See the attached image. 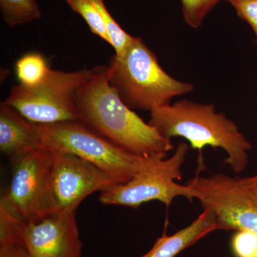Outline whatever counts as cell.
<instances>
[{
	"instance_id": "e0dca14e",
	"label": "cell",
	"mask_w": 257,
	"mask_h": 257,
	"mask_svg": "<svg viewBox=\"0 0 257 257\" xmlns=\"http://www.w3.org/2000/svg\"><path fill=\"white\" fill-rule=\"evenodd\" d=\"M185 23L197 29L202 26L204 19L218 3L222 0H180Z\"/></svg>"
},
{
	"instance_id": "9c48e42d",
	"label": "cell",
	"mask_w": 257,
	"mask_h": 257,
	"mask_svg": "<svg viewBox=\"0 0 257 257\" xmlns=\"http://www.w3.org/2000/svg\"><path fill=\"white\" fill-rule=\"evenodd\" d=\"M193 199L216 216L217 230H245L257 234V201L239 177L218 173L197 175L187 184Z\"/></svg>"
},
{
	"instance_id": "ba28073f",
	"label": "cell",
	"mask_w": 257,
	"mask_h": 257,
	"mask_svg": "<svg viewBox=\"0 0 257 257\" xmlns=\"http://www.w3.org/2000/svg\"><path fill=\"white\" fill-rule=\"evenodd\" d=\"M53 152L40 148L12 161L11 182L0 200V209L22 221L50 214V180Z\"/></svg>"
},
{
	"instance_id": "30bf717a",
	"label": "cell",
	"mask_w": 257,
	"mask_h": 257,
	"mask_svg": "<svg viewBox=\"0 0 257 257\" xmlns=\"http://www.w3.org/2000/svg\"><path fill=\"white\" fill-rule=\"evenodd\" d=\"M120 184H123L120 179L80 157L67 152H53L50 214L77 209L92 193L101 192Z\"/></svg>"
},
{
	"instance_id": "44dd1931",
	"label": "cell",
	"mask_w": 257,
	"mask_h": 257,
	"mask_svg": "<svg viewBox=\"0 0 257 257\" xmlns=\"http://www.w3.org/2000/svg\"><path fill=\"white\" fill-rule=\"evenodd\" d=\"M240 182L257 201V173L250 177H239Z\"/></svg>"
},
{
	"instance_id": "5bb4252c",
	"label": "cell",
	"mask_w": 257,
	"mask_h": 257,
	"mask_svg": "<svg viewBox=\"0 0 257 257\" xmlns=\"http://www.w3.org/2000/svg\"><path fill=\"white\" fill-rule=\"evenodd\" d=\"M103 0H65L71 10L80 15L94 35L109 43L105 23L101 10Z\"/></svg>"
},
{
	"instance_id": "8992f818",
	"label": "cell",
	"mask_w": 257,
	"mask_h": 257,
	"mask_svg": "<svg viewBox=\"0 0 257 257\" xmlns=\"http://www.w3.org/2000/svg\"><path fill=\"white\" fill-rule=\"evenodd\" d=\"M77 209L22 221L0 209V243L23 246L31 257H82Z\"/></svg>"
},
{
	"instance_id": "3957f363",
	"label": "cell",
	"mask_w": 257,
	"mask_h": 257,
	"mask_svg": "<svg viewBox=\"0 0 257 257\" xmlns=\"http://www.w3.org/2000/svg\"><path fill=\"white\" fill-rule=\"evenodd\" d=\"M108 67L111 87L133 110H155L194 89L167 73L141 37H135L122 55L113 56Z\"/></svg>"
},
{
	"instance_id": "ac0fdd59",
	"label": "cell",
	"mask_w": 257,
	"mask_h": 257,
	"mask_svg": "<svg viewBox=\"0 0 257 257\" xmlns=\"http://www.w3.org/2000/svg\"><path fill=\"white\" fill-rule=\"evenodd\" d=\"M235 257H257V234L249 231H235L231 239Z\"/></svg>"
},
{
	"instance_id": "277c9868",
	"label": "cell",
	"mask_w": 257,
	"mask_h": 257,
	"mask_svg": "<svg viewBox=\"0 0 257 257\" xmlns=\"http://www.w3.org/2000/svg\"><path fill=\"white\" fill-rule=\"evenodd\" d=\"M40 148L80 157L106 173L127 182L167 156L135 155L101 138L78 121L39 124Z\"/></svg>"
},
{
	"instance_id": "7c38bea8",
	"label": "cell",
	"mask_w": 257,
	"mask_h": 257,
	"mask_svg": "<svg viewBox=\"0 0 257 257\" xmlns=\"http://www.w3.org/2000/svg\"><path fill=\"white\" fill-rule=\"evenodd\" d=\"M216 230L214 213L203 209L202 212L188 226L172 235L164 233L157 239L151 249L140 257H176Z\"/></svg>"
},
{
	"instance_id": "6da1fadb",
	"label": "cell",
	"mask_w": 257,
	"mask_h": 257,
	"mask_svg": "<svg viewBox=\"0 0 257 257\" xmlns=\"http://www.w3.org/2000/svg\"><path fill=\"white\" fill-rule=\"evenodd\" d=\"M77 94V121L128 152L144 157L167 156L175 148L150 123L120 99L109 81V67L96 66Z\"/></svg>"
},
{
	"instance_id": "7a4b0ae2",
	"label": "cell",
	"mask_w": 257,
	"mask_h": 257,
	"mask_svg": "<svg viewBox=\"0 0 257 257\" xmlns=\"http://www.w3.org/2000/svg\"><path fill=\"white\" fill-rule=\"evenodd\" d=\"M149 123L168 140L185 139L194 150L221 149L226 155L225 165L236 175L247 167L251 143L237 124L213 104L181 99L150 111Z\"/></svg>"
},
{
	"instance_id": "5b68a950",
	"label": "cell",
	"mask_w": 257,
	"mask_h": 257,
	"mask_svg": "<svg viewBox=\"0 0 257 257\" xmlns=\"http://www.w3.org/2000/svg\"><path fill=\"white\" fill-rule=\"evenodd\" d=\"M92 72L93 69L74 72L50 69L45 79L35 85L20 83L14 86L5 102L35 124L77 121V94Z\"/></svg>"
},
{
	"instance_id": "8fae6325",
	"label": "cell",
	"mask_w": 257,
	"mask_h": 257,
	"mask_svg": "<svg viewBox=\"0 0 257 257\" xmlns=\"http://www.w3.org/2000/svg\"><path fill=\"white\" fill-rule=\"evenodd\" d=\"M40 148L39 124L29 121L17 109L0 104V149L13 161Z\"/></svg>"
},
{
	"instance_id": "ffe728a7",
	"label": "cell",
	"mask_w": 257,
	"mask_h": 257,
	"mask_svg": "<svg viewBox=\"0 0 257 257\" xmlns=\"http://www.w3.org/2000/svg\"><path fill=\"white\" fill-rule=\"evenodd\" d=\"M0 257H31L20 245L13 243H0Z\"/></svg>"
},
{
	"instance_id": "4fadbf2b",
	"label": "cell",
	"mask_w": 257,
	"mask_h": 257,
	"mask_svg": "<svg viewBox=\"0 0 257 257\" xmlns=\"http://www.w3.org/2000/svg\"><path fill=\"white\" fill-rule=\"evenodd\" d=\"M0 11L10 28L31 23L42 17L37 0H0Z\"/></svg>"
},
{
	"instance_id": "d6986e66",
	"label": "cell",
	"mask_w": 257,
	"mask_h": 257,
	"mask_svg": "<svg viewBox=\"0 0 257 257\" xmlns=\"http://www.w3.org/2000/svg\"><path fill=\"white\" fill-rule=\"evenodd\" d=\"M236 14L252 29L257 48V0H226Z\"/></svg>"
},
{
	"instance_id": "9a60e30c",
	"label": "cell",
	"mask_w": 257,
	"mask_h": 257,
	"mask_svg": "<svg viewBox=\"0 0 257 257\" xmlns=\"http://www.w3.org/2000/svg\"><path fill=\"white\" fill-rule=\"evenodd\" d=\"M50 68L45 57L39 53H30L20 57L15 64V72L20 84L34 86L42 82Z\"/></svg>"
},
{
	"instance_id": "2e32d148",
	"label": "cell",
	"mask_w": 257,
	"mask_h": 257,
	"mask_svg": "<svg viewBox=\"0 0 257 257\" xmlns=\"http://www.w3.org/2000/svg\"><path fill=\"white\" fill-rule=\"evenodd\" d=\"M101 10L105 23L109 44L114 48L115 55L120 57L131 45L135 37L132 36L120 27L117 22L111 16L104 0L101 3Z\"/></svg>"
},
{
	"instance_id": "52a82bcc",
	"label": "cell",
	"mask_w": 257,
	"mask_h": 257,
	"mask_svg": "<svg viewBox=\"0 0 257 257\" xmlns=\"http://www.w3.org/2000/svg\"><path fill=\"white\" fill-rule=\"evenodd\" d=\"M189 149L187 143H181L175 153L163 159L155 167L140 172L125 183L101 192L99 202L104 205L138 208L144 203L158 201L170 207L177 197L192 201L191 189L187 184L177 181L182 177V168Z\"/></svg>"
}]
</instances>
